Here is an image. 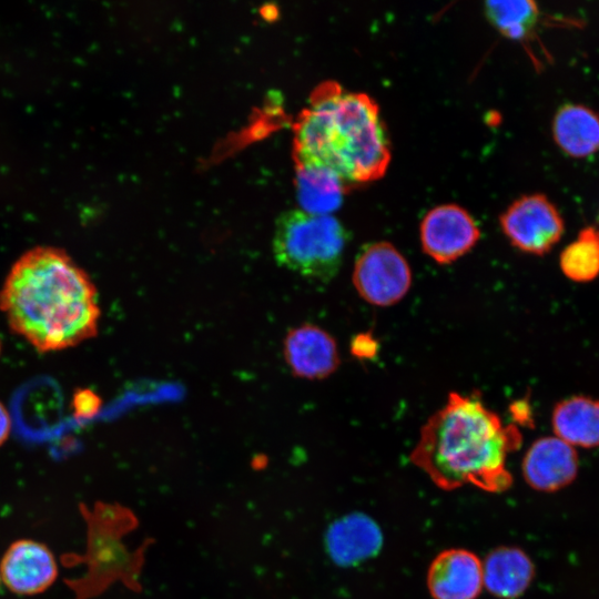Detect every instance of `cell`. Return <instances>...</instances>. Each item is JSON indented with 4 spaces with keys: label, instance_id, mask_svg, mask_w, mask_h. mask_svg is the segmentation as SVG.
I'll list each match as a JSON object with an SVG mask.
<instances>
[{
    "label": "cell",
    "instance_id": "obj_1",
    "mask_svg": "<svg viewBox=\"0 0 599 599\" xmlns=\"http://www.w3.org/2000/svg\"><path fill=\"white\" fill-rule=\"evenodd\" d=\"M0 309L11 329L39 352L95 336L101 313L90 276L52 247L33 248L14 263L0 291Z\"/></svg>",
    "mask_w": 599,
    "mask_h": 599
},
{
    "label": "cell",
    "instance_id": "obj_2",
    "mask_svg": "<svg viewBox=\"0 0 599 599\" xmlns=\"http://www.w3.org/2000/svg\"><path fill=\"white\" fill-rule=\"evenodd\" d=\"M520 444L517 426H505L479 396L453 392L422 427L409 459L443 490L473 485L498 494L512 484L506 463Z\"/></svg>",
    "mask_w": 599,
    "mask_h": 599
},
{
    "label": "cell",
    "instance_id": "obj_3",
    "mask_svg": "<svg viewBox=\"0 0 599 599\" xmlns=\"http://www.w3.org/2000/svg\"><path fill=\"white\" fill-rule=\"evenodd\" d=\"M298 165L334 173L348 187L380 179L390 143L377 103L327 83L303 112L295 135Z\"/></svg>",
    "mask_w": 599,
    "mask_h": 599
},
{
    "label": "cell",
    "instance_id": "obj_4",
    "mask_svg": "<svg viewBox=\"0 0 599 599\" xmlns=\"http://www.w3.org/2000/svg\"><path fill=\"white\" fill-rule=\"evenodd\" d=\"M348 240L347 230L336 217L294 209L277 217L272 250L283 267L329 282L339 272Z\"/></svg>",
    "mask_w": 599,
    "mask_h": 599
},
{
    "label": "cell",
    "instance_id": "obj_5",
    "mask_svg": "<svg viewBox=\"0 0 599 599\" xmlns=\"http://www.w3.org/2000/svg\"><path fill=\"white\" fill-rule=\"evenodd\" d=\"M80 510L88 525V547L83 556L64 554V566L87 564V573L79 579H65V585L74 592L75 599H90L103 591L116 579L133 578L136 559L121 540L128 521L126 515L118 506L98 504L93 511L84 505Z\"/></svg>",
    "mask_w": 599,
    "mask_h": 599
},
{
    "label": "cell",
    "instance_id": "obj_6",
    "mask_svg": "<svg viewBox=\"0 0 599 599\" xmlns=\"http://www.w3.org/2000/svg\"><path fill=\"white\" fill-rule=\"evenodd\" d=\"M353 284L358 295L376 306H392L407 294L412 270L405 257L388 242L366 245L356 257Z\"/></svg>",
    "mask_w": 599,
    "mask_h": 599
},
{
    "label": "cell",
    "instance_id": "obj_7",
    "mask_svg": "<svg viewBox=\"0 0 599 599\" xmlns=\"http://www.w3.org/2000/svg\"><path fill=\"white\" fill-rule=\"evenodd\" d=\"M506 237L521 252L544 255L561 238L564 220L544 194L524 195L499 217Z\"/></svg>",
    "mask_w": 599,
    "mask_h": 599
},
{
    "label": "cell",
    "instance_id": "obj_8",
    "mask_svg": "<svg viewBox=\"0 0 599 599\" xmlns=\"http://www.w3.org/2000/svg\"><path fill=\"white\" fill-rule=\"evenodd\" d=\"M419 230L423 251L438 264L455 262L480 237L473 216L457 204L433 207L423 217Z\"/></svg>",
    "mask_w": 599,
    "mask_h": 599
},
{
    "label": "cell",
    "instance_id": "obj_9",
    "mask_svg": "<svg viewBox=\"0 0 599 599\" xmlns=\"http://www.w3.org/2000/svg\"><path fill=\"white\" fill-rule=\"evenodd\" d=\"M0 577L16 595H38L57 580V560L47 545L32 539H19L6 550L0 564Z\"/></svg>",
    "mask_w": 599,
    "mask_h": 599
},
{
    "label": "cell",
    "instance_id": "obj_10",
    "mask_svg": "<svg viewBox=\"0 0 599 599\" xmlns=\"http://www.w3.org/2000/svg\"><path fill=\"white\" fill-rule=\"evenodd\" d=\"M283 353L292 374L306 379L326 378L341 364L334 337L313 324L290 329L284 338Z\"/></svg>",
    "mask_w": 599,
    "mask_h": 599
},
{
    "label": "cell",
    "instance_id": "obj_11",
    "mask_svg": "<svg viewBox=\"0 0 599 599\" xmlns=\"http://www.w3.org/2000/svg\"><path fill=\"white\" fill-rule=\"evenodd\" d=\"M426 582L433 599H476L484 588L483 561L467 549L443 550L430 562Z\"/></svg>",
    "mask_w": 599,
    "mask_h": 599
},
{
    "label": "cell",
    "instance_id": "obj_12",
    "mask_svg": "<svg viewBox=\"0 0 599 599\" xmlns=\"http://www.w3.org/2000/svg\"><path fill=\"white\" fill-rule=\"evenodd\" d=\"M577 473V451L573 446L556 436L535 440L522 459L526 483L539 491L559 490L572 483Z\"/></svg>",
    "mask_w": 599,
    "mask_h": 599
},
{
    "label": "cell",
    "instance_id": "obj_13",
    "mask_svg": "<svg viewBox=\"0 0 599 599\" xmlns=\"http://www.w3.org/2000/svg\"><path fill=\"white\" fill-rule=\"evenodd\" d=\"M383 544L378 525L365 514H351L336 521L328 531L331 557L341 566L357 565L375 556Z\"/></svg>",
    "mask_w": 599,
    "mask_h": 599
},
{
    "label": "cell",
    "instance_id": "obj_14",
    "mask_svg": "<svg viewBox=\"0 0 599 599\" xmlns=\"http://www.w3.org/2000/svg\"><path fill=\"white\" fill-rule=\"evenodd\" d=\"M535 566L520 548L502 546L491 550L483 561V583L493 596L516 599L530 586Z\"/></svg>",
    "mask_w": 599,
    "mask_h": 599
},
{
    "label": "cell",
    "instance_id": "obj_15",
    "mask_svg": "<svg viewBox=\"0 0 599 599\" xmlns=\"http://www.w3.org/2000/svg\"><path fill=\"white\" fill-rule=\"evenodd\" d=\"M551 130L556 144L571 158L583 159L599 151V115L586 105H562Z\"/></svg>",
    "mask_w": 599,
    "mask_h": 599
},
{
    "label": "cell",
    "instance_id": "obj_16",
    "mask_svg": "<svg viewBox=\"0 0 599 599\" xmlns=\"http://www.w3.org/2000/svg\"><path fill=\"white\" fill-rule=\"evenodd\" d=\"M556 437L571 446H599V400L572 396L556 404L551 414Z\"/></svg>",
    "mask_w": 599,
    "mask_h": 599
},
{
    "label": "cell",
    "instance_id": "obj_17",
    "mask_svg": "<svg viewBox=\"0 0 599 599\" xmlns=\"http://www.w3.org/2000/svg\"><path fill=\"white\" fill-rule=\"evenodd\" d=\"M296 185L301 210L319 215L337 210L349 190L334 173L304 165H298Z\"/></svg>",
    "mask_w": 599,
    "mask_h": 599
},
{
    "label": "cell",
    "instance_id": "obj_18",
    "mask_svg": "<svg viewBox=\"0 0 599 599\" xmlns=\"http://www.w3.org/2000/svg\"><path fill=\"white\" fill-rule=\"evenodd\" d=\"M561 272L577 283L593 281L599 275V229L588 226L561 252Z\"/></svg>",
    "mask_w": 599,
    "mask_h": 599
},
{
    "label": "cell",
    "instance_id": "obj_19",
    "mask_svg": "<svg viewBox=\"0 0 599 599\" xmlns=\"http://www.w3.org/2000/svg\"><path fill=\"white\" fill-rule=\"evenodd\" d=\"M485 10L490 22L510 39L521 40L535 27L539 10L534 1H489Z\"/></svg>",
    "mask_w": 599,
    "mask_h": 599
},
{
    "label": "cell",
    "instance_id": "obj_20",
    "mask_svg": "<svg viewBox=\"0 0 599 599\" xmlns=\"http://www.w3.org/2000/svg\"><path fill=\"white\" fill-rule=\"evenodd\" d=\"M378 349L379 345L370 333L357 334L351 343V353L358 359H372Z\"/></svg>",
    "mask_w": 599,
    "mask_h": 599
},
{
    "label": "cell",
    "instance_id": "obj_21",
    "mask_svg": "<svg viewBox=\"0 0 599 599\" xmlns=\"http://www.w3.org/2000/svg\"><path fill=\"white\" fill-rule=\"evenodd\" d=\"M73 405L78 416L88 418L98 413L100 398L93 392L82 389L74 395Z\"/></svg>",
    "mask_w": 599,
    "mask_h": 599
},
{
    "label": "cell",
    "instance_id": "obj_22",
    "mask_svg": "<svg viewBox=\"0 0 599 599\" xmlns=\"http://www.w3.org/2000/svg\"><path fill=\"white\" fill-rule=\"evenodd\" d=\"M11 429V419L6 407L0 403V446L8 439Z\"/></svg>",
    "mask_w": 599,
    "mask_h": 599
},
{
    "label": "cell",
    "instance_id": "obj_23",
    "mask_svg": "<svg viewBox=\"0 0 599 599\" xmlns=\"http://www.w3.org/2000/svg\"><path fill=\"white\" fill-rule=\"evenodd\" d=\"M0 348H1V344H0Z\"/></svg>",
    "mask_w": 599,
    "mask_h": 599
}]
</instances>
